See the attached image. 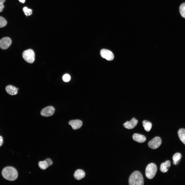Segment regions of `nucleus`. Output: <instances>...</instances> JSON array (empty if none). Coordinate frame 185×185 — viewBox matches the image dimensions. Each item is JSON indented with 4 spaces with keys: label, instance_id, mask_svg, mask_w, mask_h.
Here are the masks:
<instances>
[{
    "label": "nucleus",
    "instance_id": "423d86ee",
    "mask_svg": "<svg viewBox=\"0 0 185 185\" xmlns=\"http://www.w3.org/2000/svg\"><path fill=\"white\" fill-rule=\"evenodd\" d=\"M101 57L108 61L113 60L114 56L113 53L110 51L106 49H103L100 51Z\"/></svg>",
    "mask_w": 185,
    "mask_h": 185
},
{
    "label": "nucleus",
    "instance_id": "f03ea898",
    "mask_svg": "<svg viewBox=\"0 0 185 185\" xmlns=\"http://www.w3.org/2000/svg\"><path fill=\"white\" fill-rule=\"evenodd\" d=\"M128 182L130 185H143L144 180L141 173L138 171L134 172L130 176Z\"/></svg>",
    "mask_w": 185,
    "mask_h": 185
},
{
    "label": "nucleus",
    "instance_id": "39448f33",
    "mask_svg": "<svg viewBox=\"0 0 185 185\" xmlns=\"http://www.w3.org/2000/svg\"><path fill=\"white\" fill-rule=\"evenodd\" d=\"M162 141L161 138L158 136L155 137L148 143L149 147L152 149H155L158 148L161 145Z\"/></svg>",
    "mask_w": 185,
    "mask_h": 185
},
{
    "label": "nucleus",
    "instance_id": "4468645a",
    "mask_svg": "<svg viewBox=\"0 0 185 185\" xmlns=\"http://www.w3.org/2000/svg\"><path fill=\"white\" fill-rule=\"evenodd\" d=\"M5 89L7 92L11 95H15L17 92V88L12 85H9L7 86Z\"/></svg>",
    "mask_w": 185,
    "mask_h": 185
},
{
    "label": "nucleus",
    "instance_id": "0eeeda50",
    "mask_svg": "<svg viewBox=\"0 0 185 185\" xmlns=\"http://www.w3.org/2000/svg\"><path fill=\"white\" fill-rule=\"evenodd\" d=\"M55 109L52 106H48L43 108L41 112V115L43 116L48 117L52 115L55 112Z\"/></svg>",
    "mask_w": 185,
    "mask_h": 185
},
{
    "label": "nucleus",
    "instance_id": "f257e3e1",
    "mask_svg": "<svg viewBox=\"0 0 185 185\" xmlns=\"http://www.w3.org/2000/svg\"><path fill=\"white\" fill-rule=\"evenodd\" d=\"M2 174L4 178L11 181L15 180L18 176V173L16 169L11 166L4 168L2 171Z\"/></svg>",
    "mask_w": 185,
    "mask_h": 185
},
{
    "label": "nucleus",
    "instance_id": "f8f14e48",
    "mask_svg": "<svg viewBox=\"0 0 185 185\" xmlns=\"http://www.w3.org/2000/svg\"><path fill=\"white\" fill-rule=\"evenodd\" d=\"M170 165V162L169 160H167L164 163H162L161 164L160 166V171L163 173L166 172Z\"/></svg>",
    "mask_w": 185,
    "mask_h": 185
},
{
    "label": "nucleus",
    "instance_id": "aec40b11",
    "mask_svg": "<svg viewBox=\"0 0 185 185\" xmlns=\"http://www.w3.org/2000/svg\"><path fill=\"white\" fill-rule=\"evenodd\" d=\"M7 24L6 20L3 17L0 16V28L5 26Z\"/></svg>",
    "mask_w": 185,
    "mask_h": 185
},
{
    "label": "nucleus",
    "instance_id": "7ed1b4c3",
    "mask_svg": "<svg viewBox=\"0 0 185 185\" xmlns=\"http://www.w3.org/2000/svg\"><path fill=\"white\" fill-rule=\"evenodd\" d=\"M157 167L154 163H151L147 166L145 170V175L146 177L149 179L153 178L155 175L157 171Z\"/></svg>",
    "mask_w": 185,
    "mask_h": 185
},
{
    "label": "nucleus",
    "instance_id": "20e7f679",
    "mask_svg": "<svg viewBox=\"0 0 185 185\" xmlns=\"http://www.w3.org/2000/svg\"><path fill=\"white\" fill-rule=\"evenodd\" d=\"M35 53L34 51L29 49L24 51L22 53V57L27 62L32 63L35 60Z\"/></svg>",
    "mask_w": 185,
    "mask_h": 185
},
{
    "label": "nucleus",
    "instance_id": "4be33fe9",
    "mask_svg": "<svg viewBox=\"0 0 185 185\" xmlns=\"http://www.w3.org/2000/svg\"><path fill=\"white\" fill-rule=\"evenodd\" d=\"M62 79L63 81L64 82H68L70 79V76L68 74H66L63 75Z\"/></svg>",
    "mask_w": 185,
    "mask_h": 185
},
{
    "label": "nucleus",
    "instance_id": "9d476101",
    "mask_svg": "<svg viewBox=\"0 0 185 185\" xmlns=\"http://www.w3.org/2000/svg\"><path fill=\"white\" fill-rule=\"evenodd\" d=\"M68 124L71 126L73 129L76 130L80 128L81 126L82 123L80 120L76 119L70 121Z\"/></svg>",
    "mask_w": 185,
    "mask_h": 185
},
{
    "label": "nucleus",
    "instance_id": "393cba45",
    "mask_svg": "<svg viewBox=\"0 0 185 185\" xmlns=\"http://www.w3.org/2000/svg\"><path fill=\"white\" fill-rule=\"evenodd\" d=\"M3 143V139L2 137L0 136V146H1Z\"/></svg>",
    "mask_w": 185,
    "mask_h": 185
},
{
    "label": "nucleus",
    "instance_id": "a211bd4d",
    "mask_svg": "<svg viewBox=\"0 0 185 185\" xmlns=\"http://www.w3.org/2000/svg\"><path fill=\"white\" fill-rule=\"evenodd\" d=\"M179 11L182 17L185 18V3H183L180 5L179 7Z\"/></svg>",
    "mask_w": 185,
    "mask_h": 185
},
{
    "label": "nucleus",
    "instance_id": "1a4fd4ad",
    "mask_svg": "<svg viewBox=\"0 0 185 185\" xmlns=\"http://www.w3.org/2000/svg\"><path fill=\"white\" fill-rule=\"evenodd\" d=\"M138 122V121L134 117L130 121H127L123 124V126L126 128L129 129H132L136 125Z\"/></svg>",
    "mask_w": 185,
    "mask_h": 185
},
{
    "label": "nucleus",
    "instance_id": "6ab92c4d",
    "mask_svg": "<svg viewBox=\"0 0 185 185\" xmlns=\"http://www.w3.org/2000/svg\"><path fill=\"white\" fill-rule=\"evenodd\" d=\"M38 165L40 169L43 170L46 169L49 167L45 160L40 161L39 162Z\"/></svg>",
    "mask_w": 185,
    "mask_h": 185
},
{
    "label": "nucleus",
    "instance_id": "a878e982",
    "mask_svg": "<svg viewBox=\"0 0 185 185\" xmlns=\"http://www.w3.org/2000/svg\"><path fill=\"white\" fill-rule=\"evenodd\" d=\"M19 1L22 3H24L25 2V0H19Z\"/></svg>",
    "mask_w": 185,
    "mask_h": 185
},
{
    "label": "nucleus",
    "instance_id": "f3484780",
    "mask_svg": "<svg viewBox=\"0 0 185 185\" xmlns=\"http://www.w3.org/2000/svg\"><path fill=\"white\" fill-rule=\"evenodd\" d=\"M142 123L145 130L147 132L150 131L152 127L151 123L150 122L146 120L143 121Z\"/></svg>",
    "mask_w": 185,
    "mask_h": 185
},
{
    "label": "nucleus",
    "instance_id": "5701e85b",
    "mask_svg": "<svg viewBox=\"0 0 185 185\" xmlns=\"http://www.w3.org/2000/svg\"><path fill=\"white\" fill-rule=\"evenodd\" d=\"M5 1V0H0V12L3 11L4 7L3 4Z\"/></svg>",
    "mask_w": 185,
    "mask_h": 185
},
{
    "label": "nucleus",
    "instance_id": "2eb2a0df",
    "mask_svg": "<svg viewBox=\"0 0 185 185\" xmlns=\"http://www.w3.org/2000/svg\"><path fill=\"white\" fill-rule=\"evenodd\" d=\"M178 134L180 140L185 145V129H180L178 131Z\"/></svg>",
    "mask_w": 185,
    "mask_h": 185
},
{
    "label": "nucleus",
    "instance_id": "6e6552de",
    "mask_svg": "<svg viewBox=\"0 0 185 185\" xmlns=\"http://www.w3.org/2000/svg\"><path fill=\"white\" fill-rule=\"evenodd\" d=\"M12 40L8 37H5L0 40V48L3 50L7 49L11 45Z\"/></svg>",
    "mask_w": 185,
    "mask_h": 185
},
{
    "label": "nucleus",
    "instance_id": "ddd939ff",
    "mask_svg": "<svg viewBox=\"0 0 185 185\" xmlns=\"http://www.w3.org/2000/svg\"><path fill=\"white\" fill-rule=\"evenodd\" d=\"M85 175V172L83 170L81 169H78L76 170L73 175L75 178L78 180H80L84 178Z\"/></svg>",
    "mask_w": 185,
    "mask_h": 185
},
{
    "label": "nucleus",
    "instance_id": "b1692460",
    "mask_svg": "<svg viewBox=\"0 0 185 185\" xmlns=\"http://www.w3.org/2000/svg\"><path fill=\"white\" fill-rule=\"evenodd\" d=\"M45 161L47 162L49 166L51 165L53 163L52 161H51V159L49 158L46 159L45 160Z\"/></svg>",
    "mask_w": 185,
    "mask_h": 185
},
{
    "label": "nucleus",
    "instance_id": "dca6fc26",
    "mask_svg": "<svg viewBox=\"0 0 185 185\" xmlns=\"http://www.w3.org/2000/svg\"><path fill=\"white\" fill-rule=\"evenodd\" d=\"M181 157V154L179 153H177L174 154L172 157L173 164L174 165H177Z\"/></svg>",
    "mask_w": 185,
    "mask_h": 185
},
{
    "label": "nucleus",
    "instance_id": "bb28decb",
    "mask_svg": "<svg viewBox=\"0 0 185 185\" xmlns=\"http://www.w3.org/2000/svg\"><path fill=\"white\" fill-rule=\"evenodd\" d=\"M17 90L19 89H18V88H17Z\"/></svg>",
    "mask_w": 185,
    "mask_h": 185
},
{
    "label": "nucleus",
    "instance_id": "412c9836",
    "mask_svg": "<svg viewBox=\"0 0 185 185\" xmlns=\"http://www.w3.org/2000/svg\"><path fill=\"white\" fill-rule=\"evenodd\" d=\"M23 10L26 16L30 15L32 14V10L30 9H28L27 7H24L23 8Z\"/></svg>",
    "mask_w": 185,
    "mask_h": 185
},
{
    "label": "nucleus",
    "instance_id": "9b49d317",
    "mask_svg": "<svg viewBox=\"0 0 185 185\" xmlns=\"http://www.w3.org/2000/svg\"><path fill=\"white\" fill-rule=\"evenodd\" d=\"M132 138L134 140L139 143L145 142L146 138L144 135L137 133H135L133 135Z\"/></svg>",
    "mask_w": 185,
    "mask_h": 185
}]
</instances>
